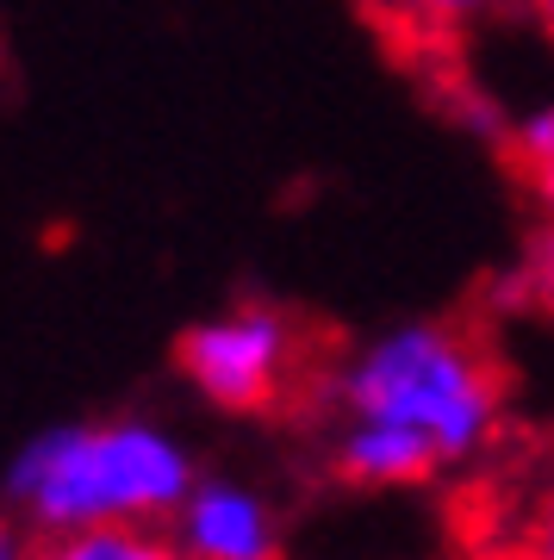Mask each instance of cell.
I'll return each mask as SVG.
<instances>
[{
  "label": "cell",
  "mask_w": 554,
  "mask_h": 560,
  "mask_svg": "<svg viewBox=\"0 0 554 560\" xmlns=\"http://www.w3.org/2000/svg\"><path fill=\"white\" fill-rule=\"evenodd\" d=\"M337 442L331 460L349 486H424L493 448L505 386L493 355L455 324H393L356 342L331 374Z\"/></svg>",
  "instance_id": "obj_1"
},
{
  "label": "cell",
  "mask_w": 554,
  "mask_h": 560,
  "mask_svg": "<svg viewBox=\"0 0 554 560\" xmlns=\"http://www.w3.org/2000/svg\"><path fill=\"white\" fill-rule=\"evenodd\" d=\"M199 467L187 442L157 418H88L38 430L7 460V504L25 529H162L194 492Z\"/></svg>",
  "instance_id": "obj_2"
},
{
  "label": "cell",
  "mask_w": 554,
  "mask_h": 560,
  "mask_svg": "<svg viewBox=\"0 0 554 560\" xmlns=\"http://www.w3.org/2000/svg\"><path fill=\"white\" fill-rule=\"evenodd\" d=\"M181 381L212 411H275L299 381V330L268 300H238L199 318L175 349Z\"/></svg>",
  "instance_id": "obj_3"
},
{
  "label": "cell",
  "mask_w": 554,
  "mask_h": 560,
  "mask_svg": "<svg viewBox=\"0 0 554 560\" xmlns=\"http://www.w3.org/2000/svg\"><path fill=\"white\" fill-rule=\"evenodd\" d=\"M162 529L181 560H280V511L250 480H194Z\"/></svg>",
  "instance_id": "obj_4"
},
{
  "label": "cell",
  "mask_w": 554,
  "mask_h": 560,
  "mask_svg": "<svg viewBox=\"0 0 554 560\" xmlns=\"http://www.w3.org/2000/svg\"><path fill=\"white\" fill-rule=\"evenodd\" d=\"M511 7H523V0H368V13L412 44H455Z\"/></svg>",
  "instance_id": "obj_5"
},
{
  "label": "cell",
  "mask_w": 554,
  "mask_h": 560,
  "mask_svg": "<svg viewBox=\"0 0 554 560\" xmlns=\"http://www.w3.org/2000/svg\"><path fill=\"white\" fill-rule=\"evenodd\" d=\"M505 143H511V168L523 180V194L535 200L542 224H554V101L517 113Z\"/></svg>",
  "instance_id": "obj_6"
},
{
  "label": "cell",
  "mask_w": 554,
  "mask_h": 560,
  "mask_svg": "<svg viewBox=\"0 0 554 560\" xmlns=\"http://www.w3.org/2000/svg\"><path fill=\"white\" fill-rule=\"evenodd\" d=\"M32 560H181L169 529H81V536H50Z\"/></svg>",
  "instance_id": "obj_7"
},
{
  "label": "cell",
  "mask_w": 554,
  "mask_h": 560,
  "mask_svg": "<svg viewBox=\"0 0 554 560\" xmlns=\"http://www.w3.org/2000/svg\"><path fill=\"white\" fill-rule=\"evenodd\" d=\"M498 305H511V312H542L554 318V224H542L530 243H523V256L505 280H498Z\"/></svg>",
  "instance_id": "obj_8"
},
{
  "label": "cell",
  "mask_w": 554,
  "mask_h": 560,
  "mask_svg": "<svg viewBox=\"0 0 554 560\" xmlns=\"http://www.w3.org/2000/svg\"><path fill=\"white\" fill-rule=\"evenodd\" d=\"M530 548L535 560H554V486L542 492V504H535V529H530Z\"/></svg>",
  "instance_id": "obj_9"
},
{
  "label": "cell",
  "mask_w": 554,
  "mask_h": 560,
  "mask_svg": "<svg viewBox=\"0 0 554 560\" xmlns=\"http://www.w3.org/2000/svg\"><path fill=\"white\" fill-rule=\"evenodd\" d=\"M38 548H32V529H25L20 517H0V560H32Z\"/></svg>",
  "instance_id": "obj_10"
},
{
  "label": "cell",
  "mask_w": 554,
  "mask_h": 560,
  "mask_svg": "<svg viewBox=\"0 0 554 560\" xmlns=\"http://www.w3.org/2000/svg\"><path fill=\"white\" fill-rule=\"evenodd\" d=\"M523 13H530V20L542 25V38L554 44V0H523Z\"/></svg>",
  "instance_id": "obj_11"
}]
</instances>
